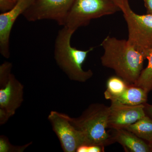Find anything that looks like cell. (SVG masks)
Returning <instances> with one entry per match:
<instances>
[{"label":"cell","instance_id":"obj_17","mask_svg":"<svg viewBox=\"0 0 152 152\" xmlns=\"http://www.w3.org/2000/svg\"><path fill=\"white\" fill-rule=\"evenodd\" d=\"M12 64L8 62H5L0 66V86H4L8 81L11 74Z\"/></svg>","mask_w":152,"mask_h":152},{"label":"cell","instance_id":"obj_24","mask_svg":"<svg viewBox=\"0 0 152 152\" xmlns=\"http://www.w3.org/2000/svg\"><path fill=\"white\" fill-rule=\"evenodd\" d=\"M16 1H18V0H16Z\"/></svg>","mask_w":152,"mask_h":152},{"label":"cell","instance_id":"obj_18","mask_svg":"<svg viewBox=\"0 0 152 152\" xmlns=\"http://www.w3.org/2000/svg\"><path fill=\"white\" fill-rule=\"evenodd\" d=\"M16 0H0V11L3 13L7 12L15 7Z\"/></svg>","mask_w":152,"mask_h":152},{"label":"cell","instance_id":"obj_3","mask_svg":"<svg viewBox=\"0 0 152 152\" xmlns=\"http://www.w3.org/2000/svg\"><path fill=\"white\" fill-rule=\"evenodd\" d=\"M109 113V107L103 104H92L78 118L69 116V119L83 134L86 145L105 147L115 143L112 135L107 131Z\"/></svg>","mask_w":152,"mask_h":152},{"label":"cell","instance_id":"obj_10","mask_svg":"<svg viewBox=\"0 0 152 152\" xmlns=\"http://www.w3.org/2000/svg\"><path fill=\"white\" fill-rule=\"evenodd\" d=\"M24 86L11 74L4 86L0 89V109L12 116L23 101Z\"/></svg>","mask_w":152,"mask_h":152},{"label":"cell","instance_id":"obj_13","mask_svg":"<svg viewBox=\"0 0 152 152\" xmlns=\"http://www.w3.org/2000/svg\"><path fill=\"white\" fill-rule=\"evenodd\" d=\"M124 129L151 145L152 143V118L147 115Z\"/></svg>","mask_w":152,"mask_h":152},{"label":"cell","instance_id":"obj_6","mask_svg":"<svg viewBox=\"0 0 152 152\" xmlns=\"http://www.w3.org/2000/svg\"><path fill=\"white\" fill-rule=\"evenodd\" d=\"M75 0H33L23 15L28 21L42 20L56 21L61 26Z\"/></svg>","mask_w":152,"mask_h":152},{"label":"cell","instance_id":"obj_14","mask_svg":"<svg viewBox=\"0 0 152 152\" xmlns=\"http://www.w3.org/2000/svg\"><path fill=\"white\" fill-rule=\"evenodd\" d=\"M130 85L118 76L110 77L107 82V89L104 93L106 99L109 100L112 97L118 96L123 92Z\"/></svg>","mask_w":152,"mask_h":152},{"label":"cell","instance_id":"obj_12","mask_svg":"<svg viewBox=\"0 0 152 152\" xmlns=\"http://www.w3.org/2000/svg\"><path fill=\"white\" fill-rule=\"evenodd\" d=\"M148 94L140 87L129 85L122 94L112 97L109 100L111 102L128 105H138L146 103Z\"/></svg>","mask_w":152,"mask_h":152},{"label":"cell","instance_id":"obj_20","mask_svg":"<svg viewBox=\"0 0 152 152\" xmlns=\"http://www.w3.org/2000/svg\"><path fill=\"white\" fill-rule=\"evenodd\" d=\"M118 6L122 11L127 5L129 4V0H112Z\"/></svg>","mask_w":152,"mask_h":152},{"label":"cell","instance_id":"obj_22","mask_svg":"<svg viewBox=\"0 0 152 152\" xmlns=\"http://www.w3.org/2000/svg\"><path fill=\"white\" fill-rule=\"evenodd\" d=\"M146 115L152 118V105L146 103L144 104Z\"/></svg>","mask_w":152,"mask_h":152},{"label":"cell","instance_id":"obj_4","mask_svg":"<svg viewBox=\"0 0 152 152\" xmlns=\"http://www.w3.org/2000/svg\"><path fill=\"white\" fill-rule=\"evenodd\" d=\"M121 11L112 0H75L61 26L75 32L93 19L113 15Z\"/></svg>","mask_w":152,"mask_h":152},{"label":"cell","instance_id":"obj_15","mask_svg":"<svg viewBox=\"0 0 152 152\" xmlns=\"http://www.w3.org/2000/svg\"><path fill=\"white\" fill-rule=\"evenodd\" d=\"M148 64L143 69L135 86L140 87L147 93L152 90V51L146 57Z\"/></svg>","mask_w":152,"mask_h":152},{"label":"cell","instance_id":"obj_2","mask_svg":"<svg viewBox=\"0 0 152 152\" xmlns=\"http://www.w3.org/2000/svg\"><path fill=\"white\" fill-rule=\"evenodd\" d=\"M75 32L64 27L59 31L55 45L54 56L56 62L70 80L85 83L92 77L91 70H84L83 64L88 54L94 50H78L72 46L71 40Z\"/></svg>","mask_w":152,"mask_h":152},{"label":"cell","instance_id":"obj_19","mask_svg":"<svg viewBox=\"0 0 152 152\" xmlns=\"http://www.w3.org/2000/svg\"><path fill=\"white\" fill-rule=\"evenodd\" d=\"M11 117L7 112L0 109V124L2 125L5 124Z\"/></svg>","mask_w":152,"mask_h":152},{"label":"cell","instance_id":"obj_1","mask_svg":"<svg viewBox=\"0 0 152 152\" xmlns=\"http://www.w3.org/2000/svg\"><path fill=\"white\" fill-rule=\"evenodd\" d=\"M101 46L104 50L101 58L102 65L113 70L128 83L134 85L143 69V56L127 40L110 36L104 39Z\"/></svg>","mask_w":152,"mask_h":152},{"label":"cell","instance_id":"obj_8","mask_svg":"<svg viewBox=\"0 0 152 152\" xmlns=\"http://www.w3.org/2000/svg\"><path fill=\"white\" fill-rule=\"evenodd\" d=\"M146 115L144 104L132 106L111 102L109 107L108 128L124 129Z\"/></svg>","mask_w":152,"mask_h":152},{"label":"cell","instance_id":"obj_11","mask_svg":"<svg viewBox=\"0 0 152 152\" xmlns=\"http://www.w3.org/2000/svg\"><path fill=\"white\" fill-rule=\"evenodd\" d=\"M112 135L114 142H117L121 145L126 152H152L151 144L127 130L113 129Z\"/></svg>","mask_w":152,"mask_h":152},{"label":"cell","instance_id":"obj_9","mask_svg":"<svg viewBox=\"0 0 152 152\" xmlns=\"http://www.w3.org/2000/svg\"><path fill=\"white\" fill-rule=\"evenodd\" d=\"M33 0H18L11 10L0 15V53L3 57H10V39L13 26L19 16L23 15Z\"/></svg>","mask_w":152,"mask_h":152},{"label":"cell","instance_id":"obj_23","mask_svg":"<svg viewBox=\"0 0 152 152\" xmlns=\"http://www.w3.org/2000/svg\"><path fill=\"white\" fill-rule=\"evenodd\" d=\"M151 145L152 146V143L151 144Z\"/></svg>","mask_w":152,"mask_h":152},{"label":"cell","instance_id":"obj_7","mask_svg":"<svg viewBox=\"0 0 152 152\" xmlns=\"http://www.w3.org/2000/svg\"><path fill=\"white\" fill-rule=\"evenodd\" d=\"M48 118L64 152H76L79 147L86 145L83 135L71 124L69 116L52 111Z\"/></svg>","mask_w":152,"mask_h":152},{"label":"cell","instance_id":"obj_16","mask_svg":"<svg viewBox=\"0 0 152 152\" xmlns=\"http://www.w3.org/2000/svg\"><path fill=\"white\" fill-rule=\"evenodd\" d=\"M31 143L32 142L29 143L21 146H15L10 144L7 137L4 136H1L0 137V152H23Z\"/></svg>","mask_w":152,"mask_h":152},{"label":"cell","instance_id":"obj_5","mask_svg":"<svg viewBox=\"0 0 152 152\" xmlns=\"http://www.w3.org/2000/svg\"><path fill=\"white\" fill-rule=\"evenodd\" d=\"M122 12L127 25L128 42L146 59L152 51V15L136 13L129 4Z\"/></svg>","mask_w":152,"mask_h":152},{"label":"cell","instance_id":"obj_21","mask_svg":"<svg viewBox=\"0 0 152 152\" xmlns=\"http://www.w3.org/2000/svg\"><path fill=\"white\" fill-rule=\"evenodd\" d=\"M143 1L147 14L152 15V0H143Z\"/></svg>","mask_w":152,"mask_h":152}]
</instances>
